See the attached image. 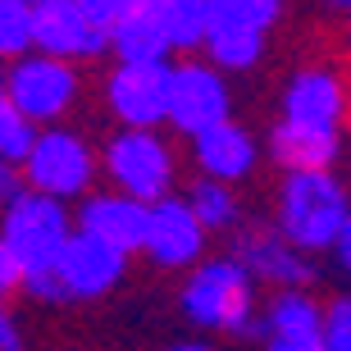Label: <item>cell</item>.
Returning <instances> with one entry per match:
<instances>
[{
  "label": "cell",
  "mask_w": 351,
  "mask_h": 351,
  "mask_svg": "<svg viewBox=\"0 0 351 351\" xmlns=\"http://www.w3.org/2000/svg\"><path fill=\"white\" fill-rule=\"evenodd\" d=\"M178 311L187 324L210 333H233V338H269L265 315H256V278L237 256L201 261L178 292Z\"/></svg>",
  "instance_id": "cell-1"
},
{
  "label": "cell",
  "mask_w": 351,
  "mask_h": 351,
  "mask_svg": "<svg viewBox=\"0 0 351 351\" xmlns=\"http://www.w3.org/2000/svg\"><path fill=\"white\" fill-rule=\"evenodd\" d=\"M351 223V196L333 169L324 173H283L278 206H274V228L301 247L306 256L338 247L342 228Z\"/></svg>",
  "instance_id": "cell-2"
},
{
  "label": "cell",
  "mask_w": 351,
  "mask_h": 351,
  "mask_svg": "<svg viewBox=\"0 0 351 351\" xmlns=\"http://www.w3.org/2000/svg\"><path fill=\"white\" fill-rule=\"evenodd\" d=\"M73 233H78V219L69 215L64 201H51V196L27 192V187L0 215V242L10 247L14 265L23 269V283L55 274V265L64 261Z\"/></svg>",
  "instance_id": "cell-3"
},
{
  "label": "cell",
  "mask_w": 351,
  "mask_h": 351,
  "mask_svg": "<svg viewBox=\"0 0 351 351\" xmlns=\"http://www.w3.org/2000/svg\"><path fill=\"white\" fill-rule=\"evenodd\" d=\"M101 173L110 178V192L156 206L173 196V146L151 128H119L101 146Z\"/></svg>",
  "instance_id": "cell-4"
},
{
  "label": "cell",
  "mask_w": 351,
  "mask_h": 351,
  "mask_svg": "<svg viewBox=\"0 0 351 351\" xmlns=\"http://www.w3.org/2000/svg\"><path fill=\"white\" fill-rule=\"evenodd\" d=\"M101 173V151H91V142L82 137L78 128H41L37 146L23 165V182L27 192H41L51 201H87L91 182Z\"/></svg>",
  "instance_id": "cell-5"
},
{
  "label": "cell",
  "mask_w": 351,
  "mask_h": 351,
  "mask_svg": "<svg viewBox=\"0 0 351 351\" xmlns=\"http://www.w3.org/2000/svg\"><path fill=\"white\" fill-rule=\"evenodd\" d=\"M10 105L23 119H32L37 128H60V119L78 105V64H64V60H51V55H23L10 64Z\"/></svg>",
  "instance_id": "cell-6"
},
{
  "label": "cell",
  "mask_w": 351,
  "mask_h": 351,
  "mask_svg": "<svg viewBox=\"0 0 351 351\" xmlns=\"http://www.w3.org/2000/svg\"><path fill=\"white\" fill-rule=\"evenodd\" d=\"M233 119V91L228 78L210 60H178L169 78V128L182 132L187 142L201 137V132L219 128Z\"/></svg>",
  "instance_id": "cell-7"
},
{
  "label": "cell",
  "mask_w": 351,
  "mask_h": 351,
  "mask_svg": "<svg viewBox=\"0 0 351 351\" xmlns=\"http://www.w3.org/2000/svg\"><path fill=\"white\" fill-rule=\"evenodd\" d=\"M278 119L301 123V128H324V132H347L351 119V91L333 64H306L297 69L283 87Z\"/></svg>",
  "instance_id": "cell-8"
},
{
  "label": "cell",
  "mask_w": 351,
  "mask_h": 351,
  "mask_svg": "<svg viewBox=\"0 0 351 351\" xmlns=\"http://www.w3.org/2000/svg\"><path fill=\"white\" fill-rule=\"evenodd\" d=\"M169 78L173 64H114L105 78V105L119 128H151L169 123Z\"/></svg>",
  "instance_id": "cell-9"
},
{
  "label": "cell",
  "mask_w": 351,
  "mask_h": 351,
  "mask_svg": "<svg viewBox=\"0 0 351 351\" xmlns=\"http://www.w3.org/2000/svg\"><path fill=\"white\" fill-rule=\"evenodd\" d=\"M123 269H128V256L110 242L91 233H73L64 261L55 265V283H60V301H101L110 297L119 283H123Z\"/></svg>",
  "instance_id": "cell-10"
},
{
  "label": "cell",
  "mask_w": 351,
  "mask_h": 351,
  "mask_svg": "<svg viewBox=\"0 0 351 351\" xmlns=\"http://www.w3.org/2000/svg\"><path fill=\"white\" fill-rule=\"evenodd\" d=\"M206 228L192 215L187 196H165L151 206V228H146V247L142 256L160 269H187L192 274L196 265L206 261Z\"/></svg>",
  "instance_id": "cell-11"
},
{
  "label": "cell",
  "mask_w": 351,
  "mask_h": 351,
  "mask_svg": "<svg viewBox=\"0 0 351 351\" xmlns=\"http://www.w3.org/2000/svg\"><path fill=\"white\" fill-rule=\"evenodd\" d=\"M233 256L247 265V274L256 283H269L274 292H292V287L315 283V261L301 247H292L278 228H247V233H237Z\"/></svg>",
  "instance_id": "cell-12"
},
{
  "label": "cell",
  "mask_w": 351,
  "mask_h": 351,
  "mask_svg": "<svg viewBox=\"0 0 351 351\" xmlns=\"http://www.w3.org/2000/svg\"><path fill=\"white\" fill-rule=\"evenodd\" d=\"M37 51L64 64H87L110 51V32L91 23L78 0H51L37 10Z\"/></svg>",
  "instance_id": "cell-13"
},
{
  "label": "cell",
  "mask_w": 351,
  "mask_h": 351,
  "mask_svg": "<svg viewBox=\"0 0 351 351\" xmlns=\"http://www.w3.org/2000/svg\"><path fill=\"white\" fill-rule=\"evenodd\" d=\"M78 228L91 237H101L123 256L146 247V228H151V206L132 201L123 192H91L78 206Z\"/></svg>",
  "instance_id": "cell-14"
},
{
  "label": "cell",
  "mask_w": 351,
  "mask_h": 351,
  "mask_svg": "<svg viewBox=\"0 0 351 351\" xmlns=\"http://www.w3.org/2000/svg\"><path fill=\"white\" fill-rule=\"evenodd\" d=\"M192 160H196V169H201V178H215V182H228V187H233V182H242L256 169L261 142H256L237 119H228L219 128L192 137Z\"/></svg>",
  "instance_id": "cell-15"
},
{
  "label": "cell",
  "mask_w": 351,
  "mask_h": 351,
  "mask_svg": "<svg viewBox=\"0 0 351 351\" xmlns=\"http://www.w3.org/2000/svg\"><path fill=\"white\" fill-rule=\"evenodd\" d=\"M269 156L278 160L287 173H324V169H333V160L342 156V132L301 128V123L278 119L269 128Z\"/></svg>",
  "instance_id": "cell-16"
},
{
  "label": "cell",
  "mask_w": 351,
  "mask_h": 351,
  "mask_svg": "<svg viewBox=\"0 0 351 351\" xmlns=\"http://www.w3.org/2000/svg\"><path fill=\"white\" fill-rule=\"evenodd\" d=\"M324 315H328V306H319L311 297V287H292V292H274L269 297L265 328H269V338H287V342L324 338Z\"/></svg>",
  "instance_id": "cell-17"
},
{
  "label": "cell",
  "mask_w": 351,
  "mask_h": 351,
  "mask_svg": "<svg viewBox=\"0 0 351 351\" xmlns=\"http://www.w3.org/2000/svg\"><path fill=\"white\" fill-rule=\"evenodd\" d=\"M110 51H114V64H169V37H165V27L151 10H137L128 14L123 23L110 32Z\"/></svg>",
  "instance_id": "cell-18"
},
{
  "label": "cell",
  "mask_w": 351,
  "mask_h": 351,
  "mask_svg": "<svg viewBox=\"0 0 351 351\" xmlns=\"http://www.w3.org/2000/svg\"><path fill=\"white\" fill-rule=\"evenodd\" d=\"M201 51H206V60L219 69V73H247V69L261 64L265 32H256V27H233V23H210Z\"/></svg>",
  "instance_id": "cell-19"
},
{
  "label": "cell",
  "mask_w": 351,
  "mask_h": 351,
  "mask_svg": "<svg viewBox=\"0 0 351 351\" xmlns=\"http://www.w3.org/2000/svg\"><path fill=\"white\" fill-rule=\"evenodd\" d=\"M146 10L160 19L165 37H169L173 51H201L210 32V5L206 0H142Z\"/></svg>",
  "instance_id": "cell-20"
},
{
  "label": "cell",
  "mask_w": 351,
  "mask_h": 351,
  "mask_svg": "<svg viewBox=\"0 0 351 351\" xmlns=\"http://www.w3.org/2000/svg\"><path fill=\"white\" fill-rule=\"evenodd\" d=\"M187 206H192V215L201 219L206 233H233L237 219H242L237 192L228 182H215V178H196L192 187H187Z\"/></svg>",
  "instance_id": "cell-21"
},
{
  "label": "cell",
  "mask_w": 351,
  "mask_h": 351,
  "mask_svg": "<svg viewBox=\"0 0 351 351\" xmlns=\"http://www.w3.org/2000/svg\"><path fill=\"white\" fill-rule=\"evenodd\" d=\"M37 51V10L19 0H0V60L14 64Z\"/></svg>",
  "instance_id": "cell-22"
},
{
  "label": "cell",
  "mask_w": 351,
  "mask_h": 351,
  "mask_svg": "<svg viewBox=\"0 0 351 351\" xmlns=\"http://www.w3.org/2000/svg\"><path fill=\"white\" fill-rule=\"evenodd\" d=\"M210 23H233V27H256L269 37V27L283 19V0H206Z\"/></svg>",
  "instance_id": "cell-23"
},
{
  "label": "cell",
  "mask_w": 351,
  "mask_h": 351,
  "mask_svg": "<svg viewBox=\"0 0 351 351\" xmlns=\"http://www.w3.org/2000/svg\"><path fill=\"white\" fill-rule=\"evenodd\" d=\"M37 137H41V128L32 119H23L14 105L0 110V160H5V165L23 169L27 156H32V146H37Z\"/></svg>",
  "instance_id": "cell-24"
},
{
  "label": "cell",
  "mask_w": 351,
  "mask_h": 351,
  "mask_svg": "<svg viewBox=\"0 0 351 351\" xmlns=\"http://www.w3.org/2000/svg\"><path fill=\"white\" fill-rule=\"evenodd\" d=\"M324 347L328 351H351V292L333 297L324 315Z\"/></svg>",
  "instance_id": "cell-25"
},
{
  "label": "cell",
  "mask_w": 351,
  "mask_h": 351,
  "mask_svg": "<svg viewBox=\"0 0 351 351\" xmlns=\"http://www.w3.org/2000/svg\"><path fill=\"white\" fill-rule=\"evenodd\" d=\"M82 10H87V19L91 23H101L105 32H114L128 14H137L142 10V0H78Z\"/></svg>",
  "instance_id": "cell-26"
},
{
  "label": "cell",
  "mask_w": 351,
  "mask_h": 351,
  "mask_svg": "<svg viewBox=\"0 0 351 351\" xmlns=\"http://www.w3.org/2000/svg\"><path fill=\"white\" fill-rule=\"evenodd\" d=\"M23 187H27V182H23V169H14V165H5V160H0V215L19 201V192H23Z\"/></svg>",
  "instance_id": "cell-27"
},
{
  "label": "cell",
  "mask_w": 351,
  "mask_h": 351,
  "mask_svg": "<svg viewBox=\"0 0 351 351\" xmlns=\"http://www.w3.org/2000/svg\"><path fill=\"white\" fill-rule=\"evenodd\" d=\"M14 287H23V269L14 265V256H10V247L0 242V306H5V297H10Z\"/></svg>",
  "instance_id": "cell-28"
},
{
  "label": "cell",
  "mask_w": 351,
  "mask_h": 351,
  "mask_svg": "<svg viewBox=\"0 0 351 351\" xmlns=\"http://www.w3.org/2000/svg\"><path fill=\"white\" fill-rule=\"evenodd\" d=\"M0 351H23V328L10 315V306H0Z\"/></svg>",
  "instance_id": "cell-29"
},
{
  "label": "cell",
  "mask_w": 351,
  "mask_h": 351,
  "mask_svg": "<svg viewBox=\"0 0 351 351\" xmlns=\"http://www.w3.org/2000/svg\"><path fill=\"white\" fill-rule=\"evenodd\" d=\"M328 256H333V265H338V274H347V278H351V223H347V228H342L338 247L328 251Z\"/></svg>",
  "instance_id": "cell-30"
},
{
  "label": "cell",
  "mask_w": 351,
  "mask_h": 351,
  "mask_svg": "<svg viewBox=\"0 0 351 351\" xmlns=\"http://www.w3.org/2000/svg\"><path fill=\"white\" fill-rule=\"evenodd\" d=\"M265 351H328L324 338H306V342H287V338H269Z\"/></svg>",
  "instance_id": "cell-31"
},
{
  "label": "cell",
  "mask_w": 351,
  "mask_h": 351,
  "mask_svg": "<svg viewBox=\"0 0 351 351\" xmlns=\"http://www.w3.org/2000/svg\"><path fill=\"white\" fill-rule=\"evenodd\" d=\"M165 351H215L210 342H173V347H165Z\"/></svg>",
  "instance_id": "cell-32"
},
{
  "label": "cell",
  "mask_w": 351,
  "mask_h": 351,
  "mask_svg": "<svg viewBox=\"0 0 351 351\" xmlns=\"http://www.w3.org/2000/svg\"><path fill=\"white\" fill-rule=\"evenodd\" d=\"M5 73H10V69L0 64V110H5V105H10V78H5Z\"/></svg>",
  "instance_id": "cell-33"
},
{
  "label": "cell",
  "mask_w": 351,
  "mask_h": 351,
  "mask_svg": "<svg viewBox=\"0 0 351 351\" xmlns=\"http://www.w3.org/2000/svg\"><path fill=\"white\" fill-rule=\"evenodd\" d=\"M19 5H27V10H41V5H51V0H19Z\"/></svg>",
  "instance_id": "cell-34"
},
{
  "label": "cell",
  "mask_w": 351,
  "mask_h": 351,
  "mask_svg": "<svg viewBox=\"0 0 351 351\" xmlns=\"http://www.w3.org/2000/svg\"><path fill=\"white\" fill-rule=\"evenodd\" d=\"M328 5H333V10H347V14H351V0H328Z\"/></svg>",
  "instance_id": "cell-35"
},
{
  "label": "cell",
  "mask_w": 351,
  "mask_h": 351,
  "mask_svg": "<svg viewBox=\"0 0 351 351\" xmlns=\"http://www.w3.org/2000/svg\"><path fill=\"white\" fill-rule=\"evenodd\" d=\"M347 132H351V119H347Z\"/></svg>",
  "instance_id": "cell-36"
}]
</instances>
